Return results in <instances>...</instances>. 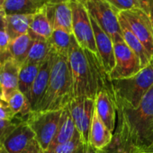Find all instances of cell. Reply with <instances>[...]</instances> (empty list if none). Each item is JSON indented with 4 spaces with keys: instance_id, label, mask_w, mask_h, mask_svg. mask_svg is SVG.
Wrapping results in <instances>:
<instances>
[{
    "instance_id": "cell-37",
    "label": "cell",
    "mask_w": 153,
    "mask_h": 153,
    "mask_svg": "<svg viewBox=\"0 0 153 153\" xmlns=\"http://www.w3.org/2000/svg\"><path fill=\"white\" fill-rule=\"evenodd\" d=\"M130 153H153V143H151L149 146L145 147V148L133 149Z\"/></svg>"
},
{
    "instance_id": "cell-40",
    "label": "cell",
    "mask_w": 153,
    "mask_h": 153,
    "mask_svg": "<svg viewBox=\"0 0 153 153\" xmlns=\"http://www.w3.org/2000/svg\"><path fill=\"white\" fill-rule=\"evenodd\" d=\"M6 1H7V0H0V9H4Z\"/></svg>"
},
{
    "instance_id": "cell-7",
    "label": "cell",
    "mask_w": 153,
    "mask_h": 153,
    "mask_svg": "<svg viewBox=\"0 0 153 153\" xmlns=\"http://www.w3.org/2000/svg\"><path fill=\"white\" fill-rule=\"evenodd\" d=\"M68 106L82 141L88 144L92 120L96 110L95 99L88 97H75Z\"/></svg>"
},
{
    "instance_id": "cell-26",
    "label": "cell",
    "mask_w": 153,
    "mask_h": 153,
    "mask_svg": "<svg viewBox=\"0 0 153 153\" xmlns=\"http://www.w3.org/2000/svg\"><path fill=\"white\" fill-rule=\"evenodd\" d=\"M7 103L16 116L26 118L33 112L30 101L19 89L11 95Z\"/></svg>"
},
{
    "instance_id": "cell-15",
    "label": "cell",
    "mask_w": 153,
    "mask_h": 153,
    "mask_svg": "<svg viewBox=\"0 0 153 153\" xmlns=\"http://www.w3.org/2000/svg\"><path fill=\"white\" fill-rule=\"evenodd\" d=\"M96 112L100 120L114 133L116 120V105L113 96L106 90L97 92L95 98Z\"/></svg>"
},
{
    "instance_id": "cell-19",
    "label": "cell",
    "mask_w": 153,
    "mask_h": 153,
    "mask_svg": "<svg viewBox=\"0 0 153 153\" xmlns=\"http://www.w3.org/2000/svg\"><path fill=\"white\" fill-rule=\"evenodd\" d=\"M48 0H7L4 10L7 16L34 15L42 9Z\"/></svg>"
},
{
    "instance_id": "cell-38",
    "label": "cell",
    "mask_w": 153,
    "mask_h": 153,
    "mask_svg": "<svg viewBox=\"0 0 153 153\" xmlns=\"http://www.w3.org/2000/svg\"><path fill=\"white\" fill-rule=\"evenodd\" d=\"M149 20H150V24H151V26H152V30H153V2H152L151 7H150V11H149Z\"/></svg>"
},
{
    "instance_id": "cell-18",
    "label": "cell",
    "mask_w": 153,
    "mask_h": 153,
    "mask_svg": "<svg viewBox=\"0 0 153 153\" xmlns=\"http://www.w3.org/2000/svg\"><path fill=\"white\" fill-rule=\"evenodd\" d=\"M113 139V132L100 120L95 110L89 133V144L96 149L102 150L110 146Z\"/></svg>"
},
{
    "instance_id": "cell-27",
    "label": "cell",
    "mask_w": 153,
    "mask_h": 153,
    "mask_svg": "<svg viewBox=\"0 0 153 153\" xmlns=\"http://www.w3.org/2000/svg\"><path fill=\"white\" fill-rule=\"evenodd\" d=\"M25 119V118L16 116L12 121L0 120V142H2L3 140Z\"/></svg>"
},
{
    "instance_id": "cell-3",
    "label": "cell",
    "mask_w": 153,
    "mask_h": 153,
    "mask_svg": "<svg viewBox=\"0 0 153 153\" xmlns=\"http://www.w3.org/2000/svg\"><path fill=\"white\" fill-rule=\"evenodd\" d=\"M116 105L136 108L153 87V59L139 73L128 79L111 80Z\"/></svg>"
},
{
    "instance_id": "cell-22",
    "label": "cell",
    "mask_w": 153,
    "mask_h": 153,
    "mask_svg": "<svg viewBox=\"0 0 153 153\" xmlns=\"http://www.w3.org/2000/svg\"><path fill=\"white\" fill-rule=\"evenodd\" d=\"M33 43V39L29 33L21 35L16 39L11 41L9 46L10 56L20 67H22L25 63Z\"/></svg>"
},
{
    "instance_id": "cell-2",
    "label": "cell",
    "mask_w": 153,
    "mask_h": 153,
    "mask_svg": "<svg viewBox=\"0 0 153 153\" xmlns=\"http://www.w3.org/2000/svg\"><path fill=\"white\" fill-rule=\"evenodd\" d=\"M73 98V82L68 59L53 51L49 86L37 111L63 110Z\"/></svg>"
},
{
    "instance_id": "cell-34",
    "label": "cell",
    "mask_w": 153,
    "mask_h": 153,
    "mask_svg": "<svg viewBox=\"0 0 153 153\" xmlns=\"http://www.w3.org/2000/svg\"><path fill=\"white\" fill-rule=\"evenodd\" d=\"M24 153H43V149H42L40 144L35 140Z\"/></svg>"
},
{
    "instance_id": "cell-41",
    "label": "cell",
    "mask_w": 153,
    "mask_h": 153,
    "mask_svg": "<svg viewBox=\"0 0 153 153\" xmlns=\"http://www.w3.org/2000/svg\"><path fill=\"white\" fill-rule=\"evenodd\" d=\"M152 135H153V126H152Z\"/></svg>"
},
{
    "instance_id": "cell-6",
    "label": "cell",
    "mask_w": 153,
    "mask_h": 153,
    "mask_svg": "<svg viewBox=\"0 0 153 153\" xmlns=\"http://www.w3.org/2000/svg\"><path fill=\"white\" fill-rule=\"evenodd\" d=\"M88 14L111 37L114 43L123 41L118 14L105 0H80Z\"/></svg>"
},
{
    "instance_id": "cell-32",
    "label": "cell",
    "mask_w": 153,
    "mask_h": 153,
    "mask_svg": "<svg viewBox=\"0 0 153 153\" xmlns=\"http://www.w3.org/2000/svg\"><path fill=\"white\" fill-rule=\"evenodd\" d=\"M133 1L139 9L142 10L148 16L149 15V11H150V7H151L153 0H133Z\"/></svg>"
},
{
    "instance_id": "cell-9",
    "label": "cell",
    "mask_w": 153,
    "mask_h": 153,
    "mask_svg": "<svg viewBox=\"0 0 153 153\" xmlns=\"http://www.w3.org/2000/svg\"><path fill=\"white\" fill-rule=\"evenodd\" d=\"M119 14L153 59V30L149 16L139 8Z\"/></svg>"
},
{
    "instance_id": "cell-20",
    "label": "cell",
    "mask_w": 153,
    "mask_h": 153,
    "mask_svg": "<svg viewBox=\"0 0 153 153\" xmlns=\"http://www.w3.org/2000/svg\"><path fill=\"white\" fill-rule=\"evenodd\" d=\"M53 32L52 25L48 18L45 7L36 14L33 15L30 30L28 33L33 39L40 37L45 40H49Z\"/></svg>"
},
{
    "instance_id": "cell-10",
    "label": "cell",
    "mask_w": 153,
    "mask_h": 153,
    "mask_svg": "<svg viewBox=\"0 0 153 153\" xmlns=\"http://www.w3.org/2000/svg\"><path fill=\"white\" fill-rule=\"evenodd\" d=\"M90 19L94 31L95 41H96V45H97L100 62L105 71L109 75V73L113 70L115 65L114 42L111 39V37L99 26V25L96 22V20L91 16H90Z\"/></svg>"
},
{
    "instance_id": "cell-28",
    "label": "cell",
    "mask_w": 153,
    "mask_h": 153,
    "mask_svg": "<svg viewBox=\"0 0 153 153\" xmlns=\"http://www.w3.org/2000/svg\"><path fill=\"white\" fill-rule=\"evenodd\" d=\"M82 139L80 137V134L78 132V131H76L75 135L73 136V138L68 141L67 143L59 146L54 153H74V151L78 149V147L81 144Z\"/></svg>"
},
{
    "instance_id": "cell-14",
    "label": "cell",
    "mask_w": 153,
    "mask_h": 153,
    "mask_svg": "<svg viewBox=\"0 0 153 153\" xmlns=\"http://www.w3.org/2000/svg\"><path fill=\"white\" fill-rule=\"evenodd\" d=\"M52 63H53V51H51L48 59L42 63L40 70L38 72V75L36 76L32 88L30 104L33 112H35L39 109V106L46 94L50 82Z\"/></svg>"
},
{
    "instance_id": "cell-21",
    "label": "cell",
    "mask_w": 153,
    "mask_h": 153,
    "mask_svg": "<svg viewBox=\"0 0 153 153\" xmlns=\"http://www.w3.org/2000/svg\"><path fill=\"white\" fill-rule=\"evenodd\" d=\"M33 15H12L7 16L6 31L11 41L28 33Z\"/></svg>"
},
{
    "instance_id": "cell-35",
    "label": "cell",
    "mask_w": 153,
    "mask_h": 153,
    "mask_svg": "<svg viewBox=\"0 0 153 153\" xmlns=\"http://www.w3.org/2000/svg\"><path fill=\"white\" fill-rule=\"evenodd\" d=\"M97 153H128V152L124 151L123 149H122L121 148H119L118 146L114 144V146H111L110 149H108V147H107L105 149L97 150Z\"/></svg>"
},
{
    "instance_id": "cell-1",
    "label": "cell",
    "mask_w": 153,
    "mask_h": 153,
    "mask_svg": "<svg viewBox=\"0 0 153 153\" xmlns=\"http://www.w3.org/2000/svg\"><path fill=\"white\" fill-rule=\"evenodd\" d=\"M117 128L114 144L130 153L153 143V87L145 95L138 107L116 105Z\"/></svg>"
},
{
    "instance_id": "cell-31",
    "label": "cell",
    "mask_w": 153,
    "mask_h": 153,
    "mask_svg": "<svg viewBox=\"0 0 153 153\" xmlns=\"http://www.w3.org/2000/svg\"><path fill=\"white\" fill-rule=\"evenodd\" d=\"M11 43V39L6 30L0 31V52L7 53L9 52V46Z\"/></svg>"
},
{
    "instance_id": "cell-5",
    "label": "cell",
    "mask_w": 153,
    "mask_h": 153,
    "mask_svg": "<svg viewBox=\"0 0 153 153\" xmlns=\"http://www.w3.org/2000/svg\"><path fill=\"white\" fill-rule=\"evenodd\" d=\"M61 114L62 110L35 111L25 118L43 151L48 149L58 131Z\"/></svg>"
},
{
    "instance_id": "cell-24",
    "label": "cell",
    "mask_w": 153,
    "mask_h": 153,
    "mask_svg": "<svg viewBox=\"0 0 153 153\" xmlns=\"http://www.w3.org/2000/svg\"><path fill=\"white\" fill-rule=\"evenodd\" d=\"M72 33H69L63 29L56 28L53 29L51 36L48 41L52 51H54L56 54L68 58L72 42Z\"/></svg>"
},
{
    "instance_id": "cell-16",
    "label": "cell",
    "mask_w": 153,
    "mask_h": 153,
    "mask_svg": "<svg viewBox=\"0 0 153 153\" xmlns=\"http://www.w3.org/2000/svg\"><path fill=\"white\" fill-rule=\"evenodd\" d=\"M76 131L74 121L71 117L68 106H66L62 110L61 118L58 131L49 145L48 149L43 151V153H54L55 150L61 145L69 141Z\"/></svg>"
},
{
    "instance_id": "cell-4",
    "label": "cell",
    "mask_w": 153,
    "mask_h": 153,
    "mask_svg": "<svg viewBox=\"0 0 153 153\" xmlns=\"http://www.w3.org/2000/svg\"><path fill=\"white\" fill-rule=\"evenodd\" d=\"M72 12V34L79 46L98 56L90 16L80 0H69ZM99 58V57H98Z\"/></svg>"
},
{
    "instance_id": "cell-12",
    "label": "cell",
    "mask_w": 153,
    "mask_h": 153,
    "mask_svg": "<svg viewBox=\"0 0 153 153\" xmlns=\"http://www.w3.org/2000/svg\"><path fill=\"white\" fill-rule=\"evenodd\" d=\"M35 140L33 131L25 119L3 140L2 143L8 153H24Z\"/></svg>"
},
{
    "instance_id": "cell-11",
    "label": "cell",
    "mask_w": 153,
    "mask_h": 153,
    "mask_svg": "<svg viewBox=\"0 0 153 153\" xmlns=\"http://www.w3.org/2000/svg\"><path fill=\"white\" fill-rule=\"evenodd\" d=\"M21 67L10 57L0 61V98L7 102L8 98L18 90Z\"/></svg>"
},
{
    "instance_id": "cell-13",
    "label": "cell",
    "mask_w": 153,
    "mask_h": 153,
    "mask_svg": "<svg viewBox=\"0 0 153 153\" xmlns=\"http://www.w3.org/2000/svg\"><path fill=\"white\" fill-rule=\"evenodd\" d=\"M45 8L53 29L59 28L72 33V12L69 0H48Z\"/></svg>"
},
{
    "instance_id": "cell-29",
    "label": "cell",
    "mask_w": 153,
    "mask_h": 153,
    "mask_svg": "<svg viewBox=\"0 0 153 153\" xmlns=\"http://www.w3.org/2000/svg\"><path fill=\"white\" fill-rule=\"evenodd\" d=\"M117 12H123L138 8L133 0H105Z\"/></svg>"
},
{
    "instance_id": "cell-25",
    "label": "cell",
    "mask_w": 153,
    "mask_h": 153,
    "mask_svg": "<svg viewBox=\"0 0 153 153\" xmlns=\"http://www.w3.org/2000/svg\"><path fill=\"white\" fill-rule=\"evenodd\" d=\"M51 52V48L48 40L36 37L33 39V43L30 49L25 63L42 64L44 62Z\"/></svg>"
},
{
    "instance_id": "cell-17",
    "label": "cell",
    "mask_w": 153,
    "mask_h": 153,
    "mask_svg": "<svg viewBox=\"0 0 153 153\" xmlns=\"http://www.w3.org/2000/svg\"><path fill=\"white\" fill-rule=\"evenodd\" d=\"M118 18H119V23H120L123 41L131 48V50L138 56L142 68H145L153 59L151 55L145 49V47L140 42V40L136 37V35L132 33V31L130 29V27L128 26L124 19L120 16V14H118Z\"/></svg>"
},
{
    "instance_id": "cell-36",
    "label": "cell",
    "mask_w": 153,
    "mask_h": 153,
    "mask_svg": "<svg viewBox=\"0 0 153 153\" xmlns=\"http://www.w3.org/2000/svg\"><path fill=\"white\" fill-rule=\"evenodd\" d=\"M6 20L7 14L4 9H0V31L6 30Z\"/></svg>"
},
{
    "instance_id": "cell-23",
    "label": "cell",
    "mask_w": 153,
    "mask_h": 153,
    "mask_svg": "<svg viewBox=\"0 0 153 153\" xmlns=\"http://www.w3.org/2000/svg\"><path fill=\"white\" fill-rule=\"evenodd\" d=\"M42 64L34 63H25L19 72V90L28 98L30 101L31 92L35 81V79L38 75Z\"/></svg>"
},
{
    "instance_id": "cell-39",
    "label": "cell",
    "mask_w": 153,
    "mask_h": 153,
    "mask_svg": "<svg viewBox=\"0 0 153 153\" xmlns=\"http://www.w3.org/2000/svg\"><path fill=\"white\" fill-rule=\"evenodd\" d=\"M0 153H8L2 142H0Z\"/></svg>"
},
{
    "instance_id": "cell-33",
    "label": "cell",
    "mask_w": 153,
    "mask_h": 153,
    "mask_svg": "<svg viewBox=\"0 0 153 153\" xmlns=\"http://www.w3.org/2000/svg\"><path fill=\"white\" fill-rule=\"evenodd\" d=\"M74 153H97V149L93 148L89 143L87 144L81 142V144L74 151Z\"/></svg>"
},
{
    "instance_id": "cell-30",
    "label": "cell",
    "mask_w": 153,
    "mask_h": 153,
    "mask_svg": "<svg viewBox=\"0 0 153 153\" xmlns=\"http://www.w3.org/2000/svg\"><path fill=\"white\" fill-rule=\"evenodd\" d=\"M16 117V115L11 110L8 103L0 98V120L12 121Z\"/></svg>"
},
{
    "instance_id": "cell-8",
    "label": "cell",
    "mask_w": 153,
    "mask_h": 153,
    "mask_svg": "<svg viewBox=\"0 0 153 153\" xmlns=\"http://www.w3.org/2000/svg\"><path fill=\"white\" fill-rule=\"evenodd\" d=\"M114 49L115 65L108 75L111 80L131 78L142 69L138 56L131 50L124 41L114 42Z\"/></svg>"
}]
</instances>
